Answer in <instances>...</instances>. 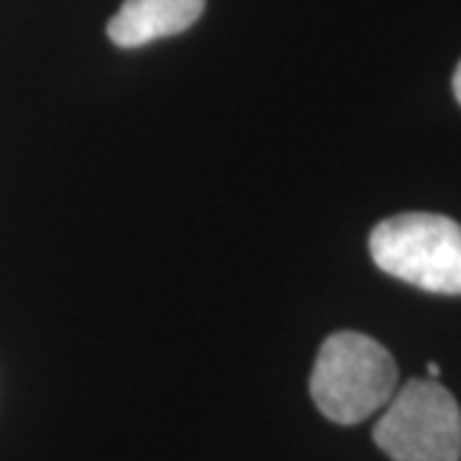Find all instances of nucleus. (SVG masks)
<instances>
[{"label": "nucleus", "mask_w": 461, "mask_h": 461, "mask_svg": "<svg viewBox=\"0 0 461 461\" xmlns=\"http://www.w3.org/2000/svg\"><path fill=\"white\" fill-rule=\"evenodd\" d=\"M397 393V364L384 346L354 330L329 336L315 359L311 395L339 426H357Z\"/></svg>", "instance_id": "1"}, {"label": "nucleus", "mask_w": 461, "mask_h": 461, "mask_svg": "<svg viewBox=\"0 0 461 461\" xmlns=\"http://www.w3.org/2000/svg\"><path fill=\"white\" fill-rule=\"evenodd\" d=\"M382 272L433 295H461V226L448 215L400 213L369 236Z\"/></svg>", "instance_id": "2"}, {"label": "nucleus", "mask_w": 461, "mask_h": 461, "mask_svg": "<svg viewBox=\"0 0 461 461\" xmlns=\"http://www.w3.org/2000/svg\"><path fill=\"white\" fill-rule=\"evenodd\" d=\"M375 444L393 461H461L459 402L436 379H411L384 405Z\"/></svg>", "instance_id": "3"}, {"label": "nucleus", "mask_w": 461, "mask_h": 461, "mask_svg": "<svg viewBox=\"0 0 461 461\" xmlns=\"http://www.w3.org/2000/svg\"><path fill=\"white\" fill-rule=\"evenodd\" d=\"M203 8L205 0H123L108 23V36L115 47L136 50L190 29Z\"/></svg>", "instance_id": "4"}, {"label": "nucleus", "mask_w": 461, "mask_h": 461, "mask_svg": "<svg viewBox=\"0 0 461 461\" xmlns=\"http://www.w3.org/2000/svg\"><path fill=\"white\" fill-rule=\"evenodd\" d=\"M454 95H456V100L461 103V62L459 67H456V72H454Z\"/></svg>", "instance_id": "5"}, {"label": "nucleus", "mask_w": 461, "mask_h": 461, "mask_svg": "<svg viewBox=\"0 0 461 461\" xmlns=\"http://www.w3.org/2000/svg\"><path fill=\"white\" fill-rule=\"evenodd\" d=\"M438 375H441V366H438V364H436V362H430L429 364V377L436 379V377H438Z\"/></svg>", "instance_id": "6"}]
</instances>
